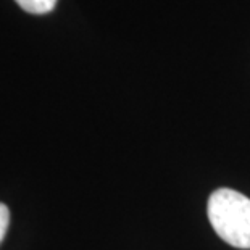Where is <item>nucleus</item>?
Returning <instances> with one entry per match:
<instances>
[{
    "label": "nucleus",
    "mask_w": 250,
    "mask_h": 250,
    "mask_svg": "<svg viewBox=\"0 0 250 250\" xmlns=\"http://www.w3.org/2000/svg\"><path fill=\"white\" fill-rule=\"evenodd\" d=\"M208 220L223 241L250 249V199L232 189H218L208 199Z\"/></svg>",
    "instance_id": "1"
},
{
    "label": "nucleus",
    "mask_w": 250,
    "mask_h": 250,
    "mask_svg": "<svg viewBox=\"0 0 250 250\" xmlns=\"http://www.w3.org/2000/svg\"><path fill=\"white\" fill-rule=\"evenodd\" d=\"M24 12L31 15H45L55 8L58 0H15Z\"/></svg>",
    "instance_id": "2"
},
{
    "label": "nucleus",
    "mask_w": 250,
    "mask_h": 250,
    "mask_svg": "<svg viewBox=\"0 0 250 250\" xmlns=\"http://www.w3.org/2000/svg\"><path fill=\"white\" fill-rule=\"evenodd\" d=\"M8 223H10V210L7 205L0 202V244H2L5 234H7Z\"/></svg>",
    "instance_id": "3"
}]
</instances>
